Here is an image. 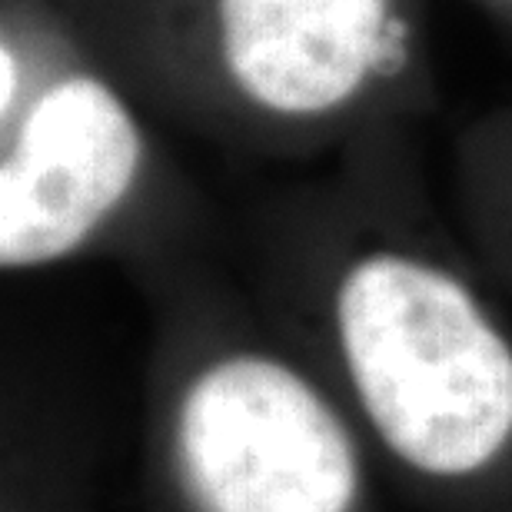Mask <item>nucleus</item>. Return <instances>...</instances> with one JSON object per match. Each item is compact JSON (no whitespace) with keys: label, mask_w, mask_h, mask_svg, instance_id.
<instances>
[{"label":"nucleus","mask_w":512,"mask_h":512,"mask_svg":"<svg viewBox=\"0 0 512 512\" xmlns=\"http://www.w3.org/2000/svg\"><path fill=\"white\" fill-rule=\"evenodd\" d=\"M243 286L340 399L419 512H512V320L439 213L416 130H389L270 193Z\"/></svg>","instance_id":"nucleus-1"},{"label":"nucleus","mask_w":512,"mask_h":512,"mask_svg":"<svg viewBox=\"0 0 512 512\" xmlns=\"http://www.w3.org/2000/svg\"><path fill=\"white\" fill-rule=\"evenodd\" d=\"M157 120L266 160L416 130L426 0H57Z\"/></svg>","instance_id":"nucleus-2"},{"label":"nucleus","mask_w":512,"mask_h":512,"mask_svg":"<svg viewBox=\"0 0 512 512\" xmlns=\"http://www.w3.org/2000/svg\"><path fill=\"white\" fill-rule=\"evenodd\" d=\"M137 283L150 512H383L370 446L237 273L200 253Z\"/></svg>","instance_id":"nucleus-3"},{"label":"nucleus","mask_w":512,"mask_h":512,"mask_svg":"<svg viewBox=\"0 0 512 512\" xmlns=\"http://www.w3.org/2000/svg\"><path fill=\"white\" fill-rule=\"evenodd\" d=\"M153 120L57 0H4L0 270L120 260L137 280L207 253L203 200Z\"/></svg>","instance_id":"nucleus-4"},{"label":"nucleus","mask_w":512,"mask_h":512,"mask_svg":"<svg viewBox=\"0 0 512 512\" xmlns=\"http://www.w3.org/2000/svg\"><path fill=\"white\" fill-rule=\"evenodd\" d=\"M0 512H100L94 433L20 366L4 370Z\"/></svg>","instance_id":"nucleus-5"},{"label":"nucleus","mask_w":512,"mask_h":512,"mask_svg":"<svg viewBox=\"0 0 512 512\" xmlns=\"http://www.w3.org/2000/svg\"><path fill=\"white\" fill-rule=\"evenodd\" d=\"M453 213L489 280L512 296V104L459 130L453 147Z\"/></svg>","instance_id":"nucleus-6"},{"label":"nucleus","mask_w":512,"mask_h":512,"mask_svg":"<svg viewBox=\"0 0 512 512\" xmlns=\"http://www.w3.org/2000/svg\"><path fill=\"white\" fill-rule=\"evenodd\" d=\"M476 4L493 10V14L503 20V24H509V30H512V0H476Z\"/></svg>","instance_id":"nucleus-7"}]
</instances>
